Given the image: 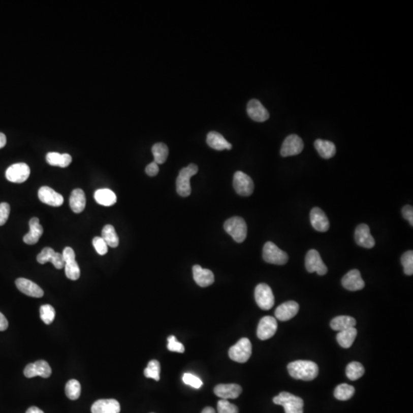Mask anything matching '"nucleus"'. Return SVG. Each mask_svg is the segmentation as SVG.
Listing matches in <instances>:
<instances>
[{
  "instance_id": "nucleus-1",
  "label": "nucleus",
  "mask_w": 413,
  "mask_h": 413,
  "mask_svg": "<svg viewBox=\"0 0 413 413\" xmlns=\"http://www.w3.org/2000/svg\"><path fill=\"white\" fill-rule=\"evenodd\" d=\"M289 373L296 379L311 381L319 375V369L317 364L310 361H296L287 366Z\"/></svg>"
},
{
  "instance_id": "nucleus-2",
  "label": "nucleus",
  "mask_w": 413,
  "mask_h": 413,
  "mask_svg": "<svg viewBox=\"0 0 413 413\" xmlns=\"http://www.w3.org/2000/svg\"><path fill=\"white\" fill-rule=\"evenodd\" d=\"M273 402L282 405L285 413H303L304 402L300 397L287 392H282L273 398Z\"/></svg>"
},
{
  "instance_id": "nucleus-3",
  "label": "nucleus",
  "mask_w": 413,
  "mask_h": 413,
  "mask_svg": "<svg viewBox=\"0 0 413 413\" xmlns=\"http://www.w3.org/2000/svg\"><path fill=\"white\" fill-rule=\"evenodd\" d=\"M225 231L237 243H243L247 236V226L242 217H234L228 219L224 225Z\"/></svg>"
},
{
  "instance_id": "nucleus-4",
  "label": "nucleus",
  "mask_w": 413,
  "mask_h": 413,
  "mask_svg": "<svg viewBox=\"0 0 413 413\" xmlns=\"http://www.w3.org/2000/svg\"><path fill=\"white\" fill-rule=\"evenodd\" d=\"M198 172V167L195 164H190L180 171L176 180V189L178 195L182 197H187L190 195L192 188L190 179L192 176L196 175Z\"/></svg>"
},
{
  "instance_id": "nucleus-5",
  "label": "nucleus",
  "mask_w": 413,
  "mask_h": 413,
  "mask_svg": "<svg viewBox=\"0 0 413 413\" xmlns=\"http://www.w3.org/2000/svg\"><path fill=\"white\" fill-rule=\"evenodd\" d=\"M229 357L232 361L237 363H246L252 355V344L250 340L243 337L236 344L230 348Z\"/></svg>"
},
{
  "instance_id": "nucleus-6",
  "label": "nucleus",
  "mask_w": 413,
  "mask_h": 413,
  "mask_svg": "<svg viewBox=\"0 0 413 413\" xmlns=\"http://www.w3.org/2000/svg\"><path fill=\"white\" fill-rule=\"evenodd\" d=\"M263 260L268 263L275 265H285L288 262L289 256L287 252L279 249L272 242H266L263 246Z\"/></svg>"
},
{
  "instance_id": "nucleus-7",
  "label": "nucleus",
  "mask_w": 413,
  "mask_h": 413,
  "mask_svg": "<svg viewBox=\"0 0 413 413\" xmlns=\"http://www.w3.org/2000/svg\"><path fill=\"white\" fill-rule=\"evenodd\" d=\"M255 300L261 309H271L275 303V298L270 287L265 283L259 284L255 289Z\"/></svg>"
},
{
  "instance_id": "nucleus-8",
  "label": "nucleus",
  "mask_w": 413,
  "mask_h": 413,
  "mask_svg": "<svg viewBox=\"0 0 413 413\" xmlns=\"http://www.w3.org/2000/svg\"><path fill=\"white\" fill-rule=\"evenodd\" d=\"M234 187L238 195L245 197L249 196L253 192V181L249 175L238 171L234 174Z\"/></svg>"
},
{
  "instance_id": "nucleus-9",
  "label": "nucleus",
  "mask_w": 413,
  "mask_h": 413,
  "mask_svg": "<svg viewBox=\"0 0 413 413\" xmlns=\"http://www.w3.org/2000/svg\"><path fill=\"white\" fill-rule=\"evenodd\" d=\"M304 149V143L302 139L296 134L287 136L282 143L280 154L282 157L293 156L299 155Z\"/></svg>"
},
{
  "instance_id": "nucleus-10",
  "label": "nucleus",
  "mask_w": 413,
  "mask_h": 413,
  "mask_svg": "<svg viewBox=\"0 0 413 413\" xmlns=\"http://www.w3.org/2000/svg\"><path fill=\"white\" fill-rule=\"evenodd\" d=\"M305 267L308 272H316L319 275H324L328 272L320 254L315 249H310L305 257Z\"/></svg>"
},
{
  "instance_id": "nucleus-11",
  "label": "nucleus",
  "mask_w": 413,
  "mask_h": 413,
  "mask_svg": "<svg viewBox=\"0 0 413 413\" xmlns=\"http://www.w3.org/2000/svg\"><path fill=\"white\" fill-rule=\"evenodd\" d=\"M30 175V168L25 163H16L12 165L6 172V177L8 181L13 183H23Z\"/></svg>"
},
{
  "instance_id": "nucleus-12",
  "label": "nucleus",
  "mask_w": 413,
  "mask_h": 413,
  "mask_svg": "<svg viewBox=\"0 0 413 413\" xmlns=\"http://www.w3.org/2000/svg\"><path fill=\"white\" fill-rule=\"evenodd\" d=\"M277 321L272 316L262 317L257 328V337L262 340L271 338L277 331Z\"/></svg>"
},
{
  "instance_id": "nucleus-13",
  "label": "nucleus",
  "mask_w": 413,
  "mask_h": 413,
  "mask_svg": "<svg viewBox=\"0 0 413 413\" xmlns=\"http://www.w3.org/2000/svg\"><path fill=\"white\" fill-rule=\"evenodd\" d=\"M51 368L48 362L43 360L36 361L33 364H28L24 370V375L27 378H33L40 376L43 378H48L51 376Z\"/></svg>"
},
{
  "instance_id": "nucleus-14",
  "label": "nucleus",
  "mask_w": 413,
  "mask_h": 413,
  "mask_svg": "<svg viewBox=\"0 0 413 413\" xmlns=\"http://www.w3.org/2000/svg\"><path fill=\"white\" fill-rule=\"evenodd\" d=\"M37 261L40 264H45L50 262L57 269H61L65 267V265L62 254L56 252L52 248L50 247H45L42 249V252L38 255Z\"/></svg>"
},
{
  "instance_id": "nucleus-15",
  "label": "nucleus",
  "mask_w": 413,
  "mask_h": 413,
  "mask_svg": "<svg viewBox=\"0 0 413 413\" xmlns=\"http://www.w3.org/2000/svg\"><path fill=\"white\" fill-rule=\"evenodd\" d=\"M342 285L349 291H358L365 287V282L361 277V272L358 269H352L347 272L341 281Z\"/></svg>"
},
{
  "instance_id": "nucleus-16",
  "label": "nucleus",
  "mask_w": 413,
  "mask_h": 413,
  "mask_svg": "<svg viewBox=\"0 0 413 413\" xmlns=\"http://www.w3.org/2000/svg\"><path fill=\"white\" fill-rule=\"evenodd\" d=\"M248 115L256 122H265L269 118V113L264 106L258 100L252 99L249 101L246 107Z\"/></svg>"
},
{
  "instance_id": "nucleus-17",
  "label": "nucleus",
  "mask_w": 413,
  "mask_h": 413,
  "mask_svg": "<svg viewBox=\"0 0 413 413\" xmlns=\"http://www.w3.org/2000/svg\"><path fill=\"white\" fill-rule=\"evenodd\" d=\"M357 244L367 249H371L375 246V240L370 234V228L365 224L358 225L355 234Z\"/></svg>"
},
{
  "instance_id": "nucleus-18",
  "label": "nucleus",
  "mask_w": 413,
  "mask_h": 413,
  "mask_svg": "<svg viewBox=\"0 0 413 413\" xmlns=\"http://www.w3.org/2000/svg\"><path fill=\"white\" fill-rule=\"evenodd\" d=\"M299 311V304L294 301H289L277 307L275 311V316L278 320L287 322L294 317Z\"/></svg>"
},
{
  "instance_id": "nucleus-19",
  "label": "nucleus",
  "mask_w": 413,
  "mask_h": 413,
  "mask_svg": "<svg viewBox=\"0 0 413 413\" xmlns=\"http://www.w3.org/2000/svg\"><path fill=\"white\" fill-rule=\"evenodd\" d=\"M38 195L42 202L52 207H60L63 203V196L48 186L40 187Z\"/></svg>"
},
{
  "instance_id": "nucleus-20",
  "label": "nucleus",
  "mask_w": 413,
  "mask_h": 413,
  "mask_svg": "<svg viewBox=\"0 0 413 413\" xmlns=\"http://www.w3.org/2000/svg\"><path fill=\"white\" fill-rule=\"evenodd\" d=\"M311 226L319 232H327L329 230L330 223L328 217L319 208H314L310 213Z\"/></svg>"
},
{
  "instance_id": "nucleus-21",
  "label": "nucleus",
  "mask_w": 413,
  "mask_h": 413,
  "mask_svg": "<svg viewBox=\"0 0 413 413\" xmlns=\"http://www.w3.org/2000/svg\"><path fill=\"white\" fill-rule=\"evenodd\" d=\"M192 271L194 279L199 287H208L214 283V273L210 269H203L199 265H195Z\"/></svg>"
},
{
  "instance_id": "nucleus-22",
  "label": "nucleus",
  "mask_w": 413,
  "mask_h": 413,
  "mask_svg": "<svg viewBox=\"0 0 413 413\" xmlns=\"http://www.w3.org/2000/svg\"><path fill=\"white\" fill-rule=\"evenodd\" d=\"M16 285L18 290L26 296L34 298H42L44 296L42 289L29 279L19 278L16 279Z\"/></svg>"
},
{
  "instance_id": "nucleus-23",
  "label": "nucleus",
  "mask_w": 413,
  "mask_h": 413,
  "mask_svg": "<svg viewBox=\"0 0 413 413\" xmlns=\"http://www.w3.org/2000/svg\"><path fill=\"white\" fill-rule=\"evenodd\" d=\"M92 413H119L120 405L116 399H99L91 406Z\"/></svg>"
},
{
  "instance_id": "nucleus-24",
  "label": "nucleus",
  "mask_w": 413,
  "mask_h": 413,
  "mask_svg": "<svg viewBox=\"0 0 413 413\" xmlns=\"http://www.w3.org/2000/svg\"><path fill=\"white\" fill-rule=\"evenodd\" d=\"M214 392L222 399H237L241 394L242 388L238 384H219L214 387Z\"/></svg>"
},
{
  "instance_id": "nucleus-25",
  "label": "nucleus",
  "mask_w": 413,
  "mask_h": 413,
  "mask_svg": "<svg viewBox=\"0 0 413 413\" xmlns=\"http://www.w3.org/2000/svg\"><path fill=\"white\" fill-rule=\"evenodd\" d=\"M30 231L23 237L24 243L28 245H34L39 242L43 234V228L39 223V218L33 217L29 221Z\"/></svg>"
},
{
  "instance_id": "nucleus-26",
  "label": "nucleus",
  "mask_w": 413,
  "mask_h": 413,
  "mask_svg": "<svg viewBox=\"0 0 413 413\" xmlns=\"http://www.w3.org/2000/svg\"><path fill=\"white\" fill-rule=\"evenodd\" d=\"M207 143L210 147L217 151L232 149V145L227 141L226 139L217 132H210L207 136Z\"/></svg>"
},
{
  "instance_id": "nucleus-27",
  "label": "nucleus",
  "mask_w": 413,
  "mask_h": 413,
  "mask_svg": "<svg viewBox=\"0 0 413 413\" xmlns=\"http://www.w3.org/2000/svg\"><path fill=\"white\" fill-rule=\"evenodd\" d=\"M70 207L76 214L84 211L86 206V196L82 189L77 188L72 192L70 197Z\"/></svg>"
},
{
  "instance_id": "nucleus-28",
  "label": "nucleus",
  "mask_w": 413,
  "mask_h": 413,
  "mask_svg": "<svg viewBox=\"0 0 413 413\" xmlns=\"http://www.w3.org/2000/svg\"><path fill=\"white\" fill-rule=\"evenodd\" d=\"M314 147L321 157L325 160H329L334 156L336 153L335 145L328 140H319L314 142Z\"/></svg>"
},
{
  "instance_id": "nucleus-29",
  "label": "nucleus",
  "mask_w": 413,
  "mask_h": 413,
  "mask_svg": "<svg viewBox=\"0 0 413 413\" xmlns=\"http://www.w3.org/2000/svg\"><path fill=\"white\" fill-rule=\"evenodd\" d=\"M358 331L355 328H351L348 329L339 331L337 334V340L339 345L343 348H350L356 339Z\"/></svg>"
},
{
  "instance_id": "nucleus-30",
  "label": "nucleus",
  "mask_w": 413,
  "mask_h": 413,
  "mask_svg": "<svg viewBox=\"0 0 413 413\" xmlns=\"http://www.w3.org/2000/svg\"><path fill=\"white\" fill-rule=\"evenodd\" d=\"M94 199L101 205L110 207L116 204L117 198L113 190L104 188L95 192Z\"/></svg>"
},
{
  "instance_id": "nucleus-31",
  "label": "nucleus",
  "mask_w": 413,
  "mask_h": 413,
  "mask_svg": "<svg viewBox=\"0 0 413 413\" xmlns=\"http://www.w3.org/2000/svg\"><path fill=\"white\" fill-rule=\"evenodd\" d=\"M48 164L60 168L68 167L72 163V158L69 154H60L58 152H48L46 155Z\"/></svg>"
},
{
  "instance_id": "nucleus-32",
  "label": "nucleus",
  "mask_w": 413,
  "mask_h": 413,
  "mask_svg": "<svg viewBox=\"0 0 413 413\" xmlns=\"http://www.w3.org/2000/svg\"><path fill=\"white\" fill-rule=\"evenodd\" d=\"M357 322L353 317L351 316L341 315L334 317L331 322V328L334 331H341L343 330L355 328Z\"/></svg>"
},
{
  "instance_id": "nucleus-33",
  "label": "nucleus",
  "mask_w": 413,
  "mask_h": 413,
  "mask_svg": "<svg viewBox=\"0 0 413 413\" xmlns=\"http://www.w3.org/2000/svg\"><path fill=\"white\" fill-rule=\"evenodd\" d=\"M102 237L107 246L110 247H117L119 245V237L115 231L114 227L110 225H106L102 231Z\"/></svg>"
},
{
  "instance_id": "nucleus-34",
  "label": "nucleus",
  "mask_w": 413,
  "mask_h": 413,
  "mask_svg": "<svg viewBox=\"0 0 413 413\" xmlns=\"http://www.w3.org/2000/svg\"><path fill=\"white\" fill-rule=\"evenodd\" d=\"M355 393V387L347 384L337 386L334 390V397L338 400L346 401L350 399Z\"/></svg>"
},
{
  "instance_id": "nucleus-35",
  "label": "nucleus",
  "mask_w": 413,
  "mask_h": 413,
  "mask_svg": "<svg viewBox=\"0 0 413 413\" xmlns=\"http://www.w3.org/2000/svg\"><path fill=\"white\" fill-rule=\"evenodd\" d=\"M154 162L157 164H163L169 155V148L163 143H155L152 148Z\"/></svg>"
},
{
  "instance_id": "nucleus-36",
  "label": "nucleus",
  "mask_w": 413,
  "mask_h": 413,
  "mask_svg": "<svg viewBox=\"0 0 413 413\" xmlns=\"http://www.w3.org/2000/svg\"><path fill=\"white\" fill-rule=\"evenodd\" d=\"M65 275L71 280H78L81 275V269L75 259L65 261Z\"/></svg>"
},
{
  "instance_id": "nucleus-37",
  "label": "nucleus",
  "mask_w": 413,
  "mask_h": 413,
  "mask_svg": "<svg viewBox=\"0 0 413 413\" xmlns=\"http://www.w3.org/2000/svg\"><path fill=\"white\" fill-rule=\"evenodd\" d=\"M364 366L359 362H352L347 366L346 375L351 380H357L364 374Z\"/></svg>"
},
{
  "instance_id": "nucleus-38",
  "label": "nucleus",
  "mask_w": 413,
  "mask_h": 413,
  "mask_svg": "<svg viewBox=\"0 0 413 413\" xmlns=\"http://www.w3.org/2000/svg\"><path fill=\"white\" fill-rule=\"evenodd\" d=\"M81 387L79 381L77 379H71L65 386V394L68 399L76 400L81 396Z\"/></svg>"
},
{
  "instance_id": "nucleus-39",
  "label": "nucleus",
  "mask_w": 413,
  "mask_h": 413,
  "mask_svg": "<svg viewBox=\"0 0 413 413\" xmlns=\"http://www.w3.org/2000/svg\"><path fill=\"white\" fill-rule=\"evenodd\" d=\"M161 366L160 363L156 360H152L148 364L147 367L145 369L144 375L146 377L152 378L156 381H160Z\"/></svg>"
},
{
  "instance_id": "nucleus-40",
  "label": "nucleus",
  "mask_w": 413,
  "mask_h": 413,
  "mask_svg": "<svg viewBox=\"0 0 413 413\" xmlns=\"http://www.w3.org/2000/svg\"><path fill=\"white\" fill-rule=\"evenodd\" d=\"M40 317L44 323L50 325L54 322L55 310L50 305H42L40 308Z\"/></svg>"
},
{
  "instance_id": "nucleus-41",
  "label": "nucleus",
  "mask_w": 413,
  "mask_h": 413,
  "mask_svg": "<svg viewBox=\"0 0 413 413\" xmlns=\"http://www.w3.org/2000/svg\"><path fill=\"white\" fill-rule=\"evenodd\" d=\"M401 263L403 266L405 275H411L413 274V251L408 250L402 254Z\"/></svg>"
},
{
  "instance_id": "nucleus-42",
  "label": "nucleus",
  "mask_w": 413,
  "mask_h": 413,
  "mask_svg": "<svg viewBox=\"0 0 413 413\" xmlns=\"http://www.w3.org/2000/svg\"><path fill=\"white\" fill-rule=\"evenodd\" d=\"M217 411L218 413H238L239 409L237 405L231 403L228 399H220L217 402Z\"/></svg>"
},
{
  "instance_id": "nucleus-43",
  "label": "nucleus",
  "mask_w": 413,
  "mask_h": 413,
  "mask_svg": "<svg viewBox=\"0 0 413 413\" xmlns=\"http://www.w3.org/2000/svg\"><path fill=\"white\" fill-rule=\"evenodd\" d=\"M182 380L186 385L190 386V387L195 389L201 388L203 385V382L199 377L190 373H184L182 376Z\"/></svg>"
},
{
  "instance_id": "nucleus-44",
  "label": "nucleus",
  "mask_w": 413,
  "mask_h": 413,
  "mask_svg": "<svg viewBox=\"0 0 413 413\" xmlns=\"http://www.w3.org/2000/svg\"><path fill=\"white\" fill-rule=\"evenodd\" d=\"M168 345L167 347L169 351L172 352H177V353L182 354L184 352V347L181 342L177 340L176 337L174 335L169 336L168 337Z\"/></svg>"
},
{
  "instance_id": "nucleus-45",
  "label": "nucleus",
  "mask_w": 413,
  "mask_h": 413,
  "mask_svg": "<svg viewBox=\"0 0 413 413\" xmlns=\"http://www.w3.org/2000/svg\"><path fill=\"white\" fill-rule=\"evenodd\" d=\"M93 246L99 255L104 256L108 252V246L101 237H95L93 239Z\"/></svg>"
},
{
  "instance_id": "nucleus-46",
  "label": "nucleus",
  "mask_w": 413,
  "mask_h": 413,
  "mask_svg": "<svg viewBox=\"0 0 413 413\" xmlns=\"http://www.w3.org/2000/svg\"><path fill=\"white\" fill-rule=\"evenodd\" d=\"M10 214V206L7 203H1L0 204V226H4Z\"/></svg>"
},
{
  "instance_id": "nucleus-47",
  "label": "nucleus",
  "mask_w": 413,
  "mask_h": 413,
  "mask_svg": "<svg viewBox=\"0 0 413 413\" xmlns=\"http://www.w3.org/2000/svg\"><path fill=\"white\" fill-rule=\"evenodd\" d=\"M402 216L405 220L409 222L410 225L413 226V208L411 205L404 206L402 209Z\"/></svg>"
},
{
  "instance_id": "nucleus-48",
  "label": "nucleus",
  "mask_w": 413,
  "mask_h": 413,
  "mask_svg": "<svg viewBox=\"0 0 413 413\" xmlns=\"http://www.w3.org/2000/svg\"><path fill=\"white\" fill-rule=\"evenodd\" d=\"M158 172H160V168H158V164L155 162H152L146 166V172L149 176H155Z\"/></svg>"
},
{
  "instance_id": "nucleus-49",
  "label": "nucleus",
  "mask_w": 413,
  "mask_h": 413,
  "mask_svg": "<svg viewBox=\"0 0 413 413\" xmlns=\"http://www.w3.org/2000/svg\"><path fill=\"white\" fill-rule=\"evenodd\" d=\"M9 322L3 313L0 312V331H4L8 328Z\"/></svg>"
},
{
  "instance_id": "nucleus-50",
  "label": "nucleus",
  "mask_w": 413,
  "mask_h": 413,
  "mask_svg": "<svg viewBox=\"0 0 413 413\" xmlns=\"http://www.w3.org/2000/svg\"><path fill=\"white\" fill-rule=\"evenodd\" d=\"M7 144V136L4 133H0V149H2Z\"/></svg>"
},
{
  "instance_id": "nucleus-51",
  "label": "nucleus",
  "mask_w": 413,
  "mask_h": 413,
  "mask_svg": "<svg viewBox=\"0 0 413 413\" xmlns=\"http://www.w3.org/2000/svg\"><path fill=\"white\" fill-rule=\"evenodd\" d=\"M25 413H44V411H42V409H40V408H38V407L31 406L27 409L26 412Z\"/></svg>"
},
{
  "instance_id": "nucleus-52",
  "label": "nucleus",
  "mask_w": 413,
  "mask_h": 413,
  "mask_svg": "<svg viewBox=\"0 0 413 413\" xmlns=\"http://www.w3.org/2000/svg\"><path fill=\"white\" fill-rule=\"evenodd\" d=\"M201 413H216V411L212 407H206Z\"/></svg>"
}]
</instances>
